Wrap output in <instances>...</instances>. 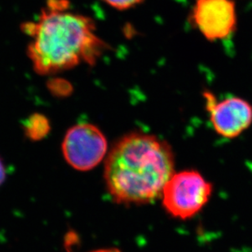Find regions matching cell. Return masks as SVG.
Listing matches in <instances>:
<instances>
[{"label":"cell","mask_w":252,"mask_h":252,"mask_svg":"<svg viewBox=\"0 0 252 252\" xmlns=\"http://www.w3.org/2000/svg\"><path fill=\"white\" fill-rule=\"evenodd\" d=\"M69 7V0H46L38 19L22 26L30 37L27 54L38 74L48 76L81 64L93 65L110 50L97 35L94 21Z\"/></svg>","instance_id":"1"},{"label":"cell","mask_w":252,"mask_h":252,"mask_svg":"<svg viewBox=\"0 0 252 252\" xmlns=\"http://www.w3.org/2000/svg\"><path fill=\"white\" fill-rule=\"evenodd\" d=\"M210 121L217 133L226 138H233L245 131L252 123V106L240 97L221 100L210 93L204 95Z\"/></svg>","instance_id":"6"},{"label":"cell","mask_w":252,"mask_h":252,"mask_svg":"<svg viewBox=\"0 0 252 252\" xmlns=\"http://www.w3.org/2000/svg\"><path fill=\"white\" fill-rule=\"evenodd\" d=\"M192 18L196 28L208 40L224 39L235 30V4L233 0H196Z\"/></svg>","instance_id":"5"},{"label":"cell","mask_w":252,"mask_h":252,"mask_svg":"<svg viewBox=\"0 0 252 252\" xmlns=\"http://www.w3.org/2000/svg\"><path fill=\"white\" fill-rule=\"evenodd\" d=\"M212 187L198 172L174 173L162 190V204L168 213L180 219L197 214L212 195Z\"/></svg>","instance_id":"3"},{"label":"cell","mask_w":252,"mask_h":252,"mask_svg":"<svg viewBox=\"0 0 252 252\" xmlns=\"http://www.w3.org/2000/svg\"><path fill=\"white\" fill-rule=\"evenodd\" d=\"M92 252H120L118 249L115 248H110V249H100V250L94 251Z\"/></svg>","instance_id":"11"},{"label":"cell","mask_w":252,"mask_h":252,"mask_svg":"<svg viewBox=\"0 0 252 252\" xmlns=\"http://www.w3.org/2000/svg\"><path fill=\"white\" fill-rule=\"evenodd\" d=\"M27 132L31 138L39 139L49 130V124L45 117L41 114H34L27 122Z\"/></svg>","instance_id":"7"},{"label":"cell","mask_w":252,"mask_h":252,"mask_svg":"<svg viewBox=\"0 0 252 252\" xmlns=\"http://www.w3.org/2000/svg\"><path fill=\"white\" fill-rule=\"evenodd\" d=\"M5 176H6V172H5L4 166H3L2 161L0 159V186L4 181Z\"/></svg>","instance_id":"10"},{"label":"cell","mask_w":252,"mask_h":252,"mask_svg":"<svg viewBox=\"0 0 252 252\" xmlns=\"http://www.w3.org/2000/svg\"><path fill=\"white\" fill-rule=\"evenodd\" d=\"M173 174V154L169 145L149 134L124 136L105 161V183L119 203L151 202L162 194Z\"/></svg>","instance_id":"2"},{"label":"cell","mask_w":252,"mask_h":252,"mask_svg":"<svg viewBox=\"0 0 252 252\" xmlns=\"http://www.w3.org/2000/svg\"><path fill=\"white\" fill-rule=\"evenodd\" d=\"M103 2L120 11L131 9L140 4L144 0H100Z\"/></svg>","instance_id":"9"},{"label":"cell","mask_w":252,"mask_h":252,"mask_svg":"<svg viewBox=\"0 0 252 252\" xmlns=\"http://www.w3.org/2000/svg\"><path fill=\"white\" fill-rule=\"evenodd\" d=\"M48 84H49L50 90L54 94L64 95L69 94L71 92V85L64 79H51Z\"/></svg>","instance_id":"8"},{"label":"cell","mask_w":252,"mask_h":252,"mask_svg":"<svg viewBox=\"0 0 252 252\" xmlns=\"http://www.w3.org/2000/svg\"><path fill=\"white\" fill-rule=\"evenodd\" d=\"M107 148V140L102 131L90 124L72 126L62 144L66 162L79 171H88L96 167L105 158Z\"/></svg>","instance_id":"4"}]
</instances>
